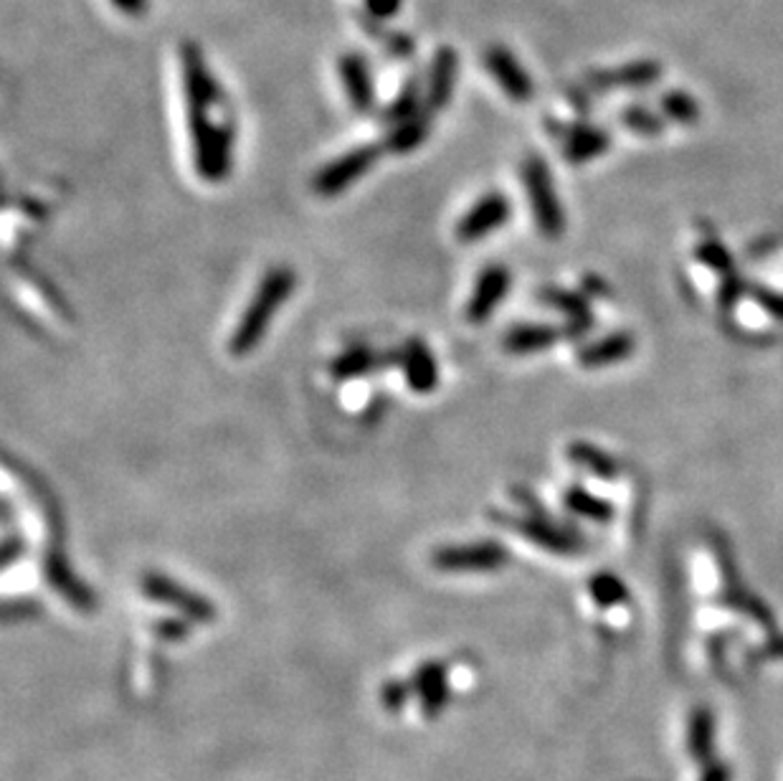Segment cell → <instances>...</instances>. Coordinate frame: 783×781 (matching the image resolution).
Here are the masks:
<instances>
[{"label":"cell","mask_w":783,"mask_h":781,"mask_svg":"<svg viewBox=\"0 0 783 781\" xmlns=\"http://www.w3.org/2000/svg\"><path fill=\"white\" fill-rule=\"evenodd\" d=\"M538 513L497 515V520H500L502 525H510L520 538L535 543L538 548H545V551L555 553V556H578L583 548V541L576 530L561 528V525H555L553 520L543 518V515Z\"/></svg>","instance_id":"obj_7"},{"label":"cell","mask_w":783,"mask_h":781,"mask_svg":"<svg viewBox=\"0 0 783 781\" xmlns=\"http://www.w3.org/2000/svg\"><path fill=\"white\" fill-rule=\"evenodd\" d=\"M459 74V54L452 46H441L431 59L429 79H426V112L444 110L452 102Z\"/></svg>","instance_id":"obj_14"},{"label":"cell","mask_w":783,"mask_h":781,"mask_svg":"<svg viewBox=\"0 0 783 781\" xmlns=\"http://www.w3.org/2000/svg\"><path fill=\"white\" fill-rule=\"evenodd\" d=\"M512 284L510 269L502 267V264H490L479 272L477 282H474L472 297H469L467 307H464V317L467 323L482 325L487 323L492 315H495L497 305L507 297Z\"/></svg>","instance_id":"obj_10"},{"label":"cell","mask_w":783,"mask_h":781,"mask_svg":"<svg viewBox=\"0 0 783 781\" xmlns=\"http://www.w3.org/2000/svg\"><path fill=\"white\" fill-rule=\"evenodd\" d=\"M386 46L391 54L403 56V59L414 54V41H411V36H406V33H391V36H386Z\"/></svg>","instance_id":"obj_30"},{"label":"cell","mask_w":783,"mask_h":781,"mask_svg":"<svg viewBox=\"0 0 783 781\" xmlns=\"http://www.w3.org/2000/svg\"><path fill=\"white\" fill-rule=\"evenodd\" d=\"M18 556H23V541L18 536H8L3 543V568L11 566Z\"/></svg>","instance_id":"obj_31"},{"label":"cell","mask_w":783,"mask_h":781,"mask_svg":"<svg viewBox=\"0 0 783 781\" xmlns=\"http://www.w3.org/2000/svg\"><path fill=\"white\" fill-rule=\"evenodd\" d=\"M414 688H411V680H388L386 685L381 688V705L388 710V713H398L403 710V705L408 703Z\"/></svg>","instance_id":"obj_26"},{"label":"cell","mask_w":783,"mask_h":781,"mask_svg":"<svg viewBox=\"0 0 783 781\" xmlns=\"http://www.w3.org/2000/svg\"><path fill=\"white\" fill-rule=\"evenodd\" d=\"M112 6L117 8L120 13H125V16H142V13L147 11V0H109Z\"/></svg>","instance_id":"obj_32"},{"label":"cell","mask_w":783,"mask_h":781,"mask_svg":"<svg viewBox=\"0 0 783 781\" xmlns=\"http://www.w3.org/2000/svg\"><path fill=\"white\" fill-rule=\"evenodd\" d=\"M340 79H343L345 94L355 112H370L376 104V84L370 77L368 61L360 54H343L338 59Z\"/></svg>","instance_id":"obj_15"},{"label":"cell","mask_w":783,"mask_h":781,"mask_svg":"<svg viewBox=\"0 0 783 781\" xmlns=\"http://www.w3.org/2000/svg\"><path fill=\"white\" fill-rule=\"evenodd\" d=\"M561 330L553 325H517L502 338V348L512 355H533L558 343Z\"/></svg>","instance_id":"obj_18"},{"label":"cell","mask_w":783,"mask_h":781,"mask_svg":"<svg viewBox=\"0 0 783 781\" xmlns=\"http://www.w3.org/2000/svg\"><path fill=\"white\" fill-rule=\"evenodd\" d=\"M383 153H386L383 142H365V145H358V148L338 155L325 168L317 170V175L312 178V191L322 198L340 196L355 181H360L365 173H370V168L381 160Z\"/></svg>","instance_id":"obj_4"},{"label":"cell","mask_w":783,"mask_h":781,"mask_svg":"<svg viewBox=\"0 0 783 781\" xmlns=\"http://www.w3.org/2000/svg\"><path fill=\"white\" fill-rule=\"evenodd\" d=\"M140 589L147 599L155 601V604H163L168 609H175L188 622L213 624L218 619V609L211 599L188 589V586L178 584L170 576L158 574V571H150V574L142 576Z\"/></svg>","instance_id":"obj_5"},{"label":"cell","mask_w":783,"mask_h":781,"mask_svg":"<svg viewBox=\"0 0 783 781\" xmlns=\"http://www.w3.org/2000/svg\"><path fill=\"white\" fill-rule=\"evenodd\" d=\"M484 66L497 82V87L512 99V102H528L533 97V79L520 66V61L502 46H490L484 54Z\"/></svg>","instance_id":"obj_13"},{"label":"cell","mask_w":783,"mask_h":781,"mask_svg":"<svg viewBox=\"0 0 783 781\" xmlns=\"http://www.w3.org/2000/svg\"><path fill=\"white\" fill-rule=\"evenodd\" d=\"M419 112H421L419 110V84H416V79H411V82H408L406 87L398 92V97L388 104L386 112H383V117H386L391 125H396V122L408 120V117L419 115Z\"/></svg>","instance_id":"obj_25"},{"label":"cell","mask_w":783,"mask_h":781,"mask_svg":"<svg viewBox=\"0 0 783 781\" xmlns=\"http://www.w3.org/2000/svg\"><path fill=\"white\" fill-rule=\"evenodd\" d=\"M510 553L497 541H472V543H454V546H441L431 553V566L446 571V574H472V571H500L507 566Z\"/></svg>","instance_id":"obj_6"},{"label":"cell","mask_w":783,"mask_h":781,"mask_svg":"<svg viewBox=\"0 0 783 781\" xmlns=\"http://www.w3.org/2000/svg\"><path fill=\"white\" fill-rule=\"evenodd\" d=\"M383 363H386V355L376 353L373 348H365V345H358V348L343 350V353L330 363V376L335 378V381H353V378H363L370 376V373H376Z\"/></svg>","instance_id":"obj_16"},{"label":"cell","mask_w":783,"mask_h":781,"mask_svg":"<svg viewBox=\"0 0 783 781\" xmlns=\"http://www.w3.org/2000/svg\"><path fill=\"white\" fill-rule=\"evenodd\" d=\"M680 759L685 761L687 781H730L728 766L715 751L713 713L695 708L685 716L680 728Z\"/></svg>","instance_id":"obj_2"},{"label":"cell","mask_w":783,"mask_h":781,"mask_svg":"<svg viewBox=\"0 0 783 781\" xmlns=\"http://www.w3.org/2000/svg\"><path fill=\"white\" fill-rule=\"evenodd\" d=\"M512 216V201L505 193H487L472 203L462 219L457 221V239L462 244H474V241L487 239L495 234L500 226H505Z\"/></svg>","instance_id":"obj_9"},{"label":"cell","mask_w":783,"mask_h":781,"mask_svg":"<svg viewBox=\"0 0 783 781\" xmlns=\"http://www.w3.org/2000/svg\"><path fill=\"white\" fill-rule=\"evenodd\" d=\"M449 670L444 662L429 660L421 662L414 672H411V688H414L416 700L421 705V716L426 721L439 718L441 710L449 703Z\"/></svg>","instance_id":"obj_11"},{"label":"cell","mask_w":783,"mask_h":781,"mask_svg":"<svg viewBox=\"0 0 783 781\" xmlns=\"http://www.w3.org/2000/svg\"><path fill=\"white\" fill-rule=\"evenodd\" d=\"M153 634L163 642H183L191 634V622L185 617H163L153 622Z\"/></svg>","instance_id":"obj_27"},{"label":"cell","mask_w":783,"mask_h":781,"mask_svg":"<svg viewBox=\"0 0 783 781\" xmlns=\"http://www.w3.org/2000/svg\"><path fill=\"white\" fill-rule=\"evenodd\" d=\"M606 142H609V137L604 132L593 130V127H581V130L571 132V137L566 140V160H571V163L593 160L596 155L604 153Z\"/></svg>","instance_id":"obj_20"},{"label":"cell","mask_w":783,"mask_h":781,"mask_svg":"<svg viewBox=\"0 0 783 781\" xmlns=\"http://www.w3.org/2000/svg\"><path fill=\"white\" fill-rule=\"evenodd\" d=\"M396 355L408 388L421 396L434 394L436 386H439V363H436L429 345L421 338H408Z\"/></svg>","instance_id":"obj_12"},{"label":"cell","mask_w":783,"mask_h":781,"mask_svg":"<svg viewBox=\"0 0 783 781\" xmlns=\"http://www.w3.org/2000/svg\"><path fill=\"white\" fill-rule=\"evenodd\" d=\"M563 505L571 510L573 515H581V518L593 520V523H606L611 520V505L604 503L601 497L591 495L583 487H568L566 495H563Z\"/></svg>","instance_id":"obj_21"},{"label":"cell","mask_w":783,"mask_h":781,"mask_svg":"<svg viewBox=\"0 0 783 781\" xmlns=\"http://www.w3.org/2000/svg\"><path fill=\"white\" fill-rule=\"evenodd\" d=\"M586 589L593 604H596L599 609H604V612H611V609H616L619 604H624L626 601L624 581L614 574H606V571L593 576V579L588 581Z\"/></svg>","instance_id":"obj_22"},{"label":"cell","mask_w":783,"mask_h":781,"mask_svg":"<svg viewBox=\"0 0 783 781\" xmlns=\"http://www.w3.org/2000/svg\"><path fill=\"white\" fill-rule=\"evenodd\" d=\"M294 287H297V274L289 267H274L261 277L259 287H256L254 297L246 305L244 315L236 323L234 335L229 340V350L236 358L249 355L261 338L267 335L269 325L277 317L279 307L292 297Z\"/></svg>","instance_id":"obj_1"},{"label":"cell","mask_w":783,"mask_h":781,"mask_svg":"<svg viewBox=\"0 0 783 781\" xmlns=\"http://www.w3.org/2000/svg\"><path fill=\"white\" fill-rule=\"evenodd\" d=\"M667 112L672 117H677V120H682V122L692 120V117L697 115L695 102H692V99H687V97H682V94H675V97L667 99Z\"/></svg>","instance_id":"obj_29"},{"label":"cell","mask_w":783,"mask_h":781,"mask_svg":"<svg viewBox=\"0 0 783 781\" xmlns=\"http://www.w3.org/2000/svg\"><path fill=\"white\" fill-rule=\"evenodd\" d=\"M403 0H363V8L373 21H388L401 11Z\"/></svg>","instance_id":"obj_28"},{"label":"cell","mask_w":783,"mask_h":781,"mask_svg":"<svg viewBox=\"0 0 783 781\" xmlns=\"http://www.w3.org/2000/svg\"><path fill=\"white\" fill-rule=\"evenodd\" d=\"M631 350H634V340L626 333H614L606 335V338L596 340V343L586 345V348L578 353V363L583 368H604L614 366V363L629 358Z\"/></svg>","instance_id":"obj_19"},{"label":"cell","mask_w":783,"mask_h":781,"mask_svg":"<svg viewBox=\"0 0 783 781\" xmlns=\"http://www.w3.org/2000/svg\"><path fill=\"white\" fill-rule=\"evenodd\" d=\"M431 132V112H419V115L408 117V120L396 122L388 132V137L383 140V148L386 153L393 155H406L414 153L419 145H424V140Z\"/></svg>","instance_id":"obj_17"},{"label":"cell","mask_w":783,"mask_h":781,"mask_svg":"<svg viewBox=\"0 0 783 781\" xmlns=\"http://www.w3.org/2000/svg\"><path fill=\"white\" fill-rule=\"evenodd\" d=\"M522 183H525V193L530 198V208H533V219L538 231L545 239H558L563 229H566V219H563V208L553 188L548 165L540 158H535V155L525 160V165H522Z\"/></svg>","instance_id":"obj_3"},{"label":"cell","mask_w":783,"mask_h":781,"mask_svg":"<svg viewBox=\"0 0 783 781\" xmlns=\"http://www.w3.org/2000/svg\"><path fill=\"white\" fill-rule=\"evenodd\" d=\"M543 300L550 302V305H553L558 312H563L576 333H583V328H586V325H591V315H588L586 305H583V300L578 295H571V292H566V290H550V292H545Z\"/></svg>","instance_id":"obj_24"},{"label":"cell","mask_w":783,"mask_h":781,"mask_svg":"<svg viewBox=\"0 0 783 781\" xmlns=\"http://www.w3.org/2000/svg\"><path fill=\"white\" fill-rule=\"evenodd\" d=\"M568 457H571L573 465L583 467V470H588L591 475L596 477H604V480H609V477L616 475V462L609 457V454L601 452L599 447H593V444H586V442H576L568 447Z\"/></svg>","instance_id":"obj_23"},{"label":"cell","mask_w":783,"mask_h":781,"mask_svg":"<svg viewBox=\"0 0 783 781\" xmlns=\"http://www.w3.org/2000/svg\"><path fill=\"white\" fill-rule=\"evenodd\" d=\"M44 574L46 581L51 584V589L74 609H79V612H92V609L97 607L94 591L89 589L82 579H77V574H74V568H71L69 558H66L64 553V546H61L59 541L49 543V548H46Z\"/></svg>","instance_id":"obj_8"}]
</instances>
